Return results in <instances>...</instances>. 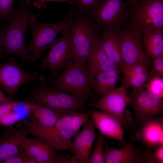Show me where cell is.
I'll return each instance as SVG.
<instances>
[{
    "instance_id": "1",
    "label": "cell",
    "mask_w": 163,
    "mask_h": 163,
    "mask_svg": "<svg viewBox=\"0 0 163 163\" xmlns=\"http://www.w3.org/2000/svg\"><path fill=\"white\" fill-rule=\"evenodd\" d=\"M34 14L30 0H19L14 14L8 19L7 24L2 29V57L14 54L22 62H29L30 55L24 43V37L30 18Z\"/></svg>"
},
{
    "instance_id": "2",
    "label": "cell",
    "mask_w": 163,
    "mask_h": 163,
    "mask_svg": "<svg viewBox=\"0 0 163 163\" xmlns=\"http://www.w3.org/2000/svg\"><path fill=\"white\" fill-rule=\"evenodd\" d=\"M90 117L88 111L77 112L70 123L60 129L53 126H43L35 122L24 120L21 122L23 126L20 131L23 134L32 135L43 140L55 150L61 152L69 149L72 137Z\"/></svg>"
},
{
    "instance_id": "3",
    "label": "cell",
    "mask_w": 163,
    "mask_h": 163,
    "mask_svg": "<svg viewBox=\"0 0 163 163\" xmlns=\"http://www.w3.org/2000/svg\"><path fill=\"white\" fill-rule=\"evenodd\" d=\"M67 16L70 21V42L74 61L86 62L100 43L99 31L86 14L68 13Z\"/></svg>"
},
{
    "instance_id": "4",
    "label": "cell",
    "mask_w": 163,
    "mask_h": 163,
    "mask_svg": "<svg viewBox=\"0 0 163 163\" xmlns=\"http://www.w3.org/2000/svg\"><path fill=\"white\" fill-rule=\"evenodd\" d=\"M135 113L129 129L130 139L135 142L140 139V129L145 123L163 113V100L147 91L144 88H133L129 93V104Z\"/></svg>"
},
{
    "instance_id": "5",
    "label": "cell",
    "mask_w": 163,
    "mask_h": 163,
    "mask_svg": "<svg viewBox=\"0 0 163 163\" xmlns=\"http://www.w3.org/2000/svg\"><path fill=\"white\" fill-rule=\"evenodd\" d=\"M130 11L123 0H103L87 14L98 31L118 33L128 22Z\"/></svg>"
},
{
    "instance_id": "6",
    "label": "cell",
    "mask_w": 163,
    "mask_h": 163,
    "mask_svg": "<svg viewBox=\"0 0 163 163\" xmlns=\"http://www.w3.org/2000/svg\"><path fill=\"white\" fill-rule=\"evenodd\" d=\"M34 14L31 17L29 24L32 32V40L28 49L31 52L29 62H34L41 56L43 52L50 49L59 40L57 36L69 29L70 21L68 18H64L55 23L39 22Z\"/></svg>"
},
{
    "instance_id": "7",
    "label": "cell",
    "mask_w": 163,
    "mask_h": 163,
    "mask_svg": "<svg viewBox=\"0 0 163 163\" xmlns=\"http://www.w3.org/2000/svg\"><path fill=\"white\" fill-rule=\"evenodd\" d=\"M46 88L66 92L87 99L92 94L87 68V62L74 61L72 65L64 69Z\"/></svg>"
},
{
    "instance_id": "8",
    "label": "cell",
    "mask_w": 163,
    "mask_h": 163,
    "mask_svg": "<svg viewBox=\"0 0 163 163\" xmlns=\"http://www.w3.org/2000/svg\"><path fill=\"white\" fill-rule=\"evenodd\" d=\"M127 26L141 38L148 27L163 31V0H139L130 8Z\"/></svg>"
},
{
    "instance_id": "9",
    "label": "cell",
    "mask_w": 163,
    "mask_h": 163,
    "mask_svg": "<svg viewBox=\"0 0 163 163\" xmlns=\"http://www.w3.org/2000/svg\"><path fill=\"white\" fill-rule=\"evenodd\" d=\"M129 104V93L126 89L120 86L88 105L113 117L123 128L129 129L133 120L131 112L126 108Z\"/></svg>"
},
{
    "instance_id": "10",
    "label": "cell",
    "mask_w": 163,
    "mask_h": 163,
    "mask_svg": "<svg viewBox=\"0 0 163 163\" xmlns=\"http://www.w3.org/2000/svg\"><path fill=\"white\" fill-rule=\"evenodd\" d=\"M62 34L58 40L50 49L46 55L41 59L40 68L48 69L50 72V82L56 78L62 69L68 68L73 64L69 29Z\"/></svg>"
},
{
    "instance_id": "11",
    "label": "cell",
    "mask_w": 163,
    "mask_h": 163,
    "mask_svg": "<svg viewBox=\"0 0 163 163\" xmlns=\"http://www.w3.org/2000/svg\"><path fill=\"white\" fill-rule=\"evenodd\" d=\"M39 75L38 71L25 70L15 61L10 60L0 64V87L13 100L21 86L33 82Z\"/></svg>"
},
{
    "instance_id": "12",
    "label": "cell",
    "mask_w": 163,
    "mask_h": 163,
    "mask_svg": "<svg viewBox=\"0 0 163 163\" xmlns=\"http://www.w3.org/2000/svg\"><path fill=\"white\" fill-rule=\"evenodd\" d=\"M122 32L121 50L124 68L138 62L150 60V57L145 52L141 37L127 26Z\"/></svg>"
},
{
    "instance_id": "13",
    "label": "cell",
    "mask_w": 163,
    "mask_h": 163,
    "mask_svg": "<svg viewBox=\"0 0 163 163\" xmlns=\"http://www.w3.org/2000/svg\"><path fill=\"white\" fill-rule=\"evenodd\" d=\"M82 126V131L74 135L75 139L72 141L69 149L81 163H88L92 151L96 128L90 116Z\"/></svg>"
},
{
    "instance_id": "14",
    "label": "cell",
    "mask_w": 163,
    "mask_h": 163,
    "mask_svg": "<svg viewBox=\"0 0 163 163\" xmlns=\"http://www.w3.org/2000/svg\"><path fill=\"white\" fill-rule=\"evenodd\" d=\"M105 163H146L142 150L133 143H128L122 148L114 149L105 139Z\"/></svg>"
},
{
    "instance_id": "15",
    "label": "cell",
    "mask_w": 163,
    "mask_h": 163,
    "mask_svg": "<svg viewBox=\"0 0 163 163\" xmlns=\"http://www.w3.org/2000/svg\"><path fill=\"white\" fill-rule=\"evenodd\" d=\"M87 111L101 134L125 143L123 127L116 119L101 111L88 110Z\"/></svg>"
},
{
    "instance_id": "16",
    "label": "cell",
    "mask_w": 163,
    "mask_h": 163,
    "mask_svg": "<svg viewBox=\"0 0 163 163\" xmlns=\"http://www.w3.org/2000/svg\"><path fill=\"white\" fill-rule=\"evenodd\" d=\"M23 134V151L35 163H56L57 151L39 138H31Z\"/></svg>"
},
{
    "instance_id": "17",
    "label": "cell",
    "mask_w": 163,
    "mask_h": 163,
    "mask_svg": "<svg viewBox=\"0 0 163 163\" xmlns=\"http://www.w3.org/2000/svg\"><path fill=\"white\" fill-rule=\"evenodd\" d=\"M8 127L0 136V163L9 157L18 155L23 150V134L12 126Z\"/></svg>"
},
{
    "instance_id": "18",
    "label": "cell",
    "mask_w": 163,
    "mask_h": 163,
    "mask_svg": "<svg viewBox=\"0 0 163 163\" xmlns=\"http://www.w3.org/2000/svg\"><path fill=\"white\" fill-rule=\"evenodd\" d=\"M30 108L27 101L11 102L0 105V126H9L29 117Z\"/></svg>"
},
{
    "instance_id": "19",
    "label": "cell",
    "mask_w": 163,
    "mask_h": 163,
    "mask_svg": "<svg viewBox=\"0 0 163 163\" xmlns=\"http://www.w3.org/2000/svg\"><path fill=\"white\" fill-rule=\"evenodd\" d=\"M86 62L90 83L100 73L115 69H121L115 62L108 57L101 47L100 42L88 57Z\"/></svg>"
},
{
    "instance_id": "20",
    "label": "cell",
    "mask_w": 163,
    "mask_h": 163,
    "mask_svg": "<svg viewBox=\"0 0 163 163\" xmlns=\"http://www.w3.org/2000/svg\"><path fill=\"white\" fill-rule=\"evenodd\" d=\"M139 132L140 139L147 147L156 148L163 145V117H155L145 123Z\"/></svg>"
},
{
    "instance_id": "21",
    "label": "cell",
    "mask_w": 163,
    "mask_h": 163,
    "mask_svg": "<svg viewBox=\"0 0 163 163\" xmlns=\"http://www.w3.org/2000/svg\"><path fill=\"white\" fill-rule=\"evenodd\" d=\"M122 30L118 33L101 32L100 45L108 57L122 71L124 67L121 50Z\"/></svg>"
},
{
    "instance_id": "22",
    "label": "cell",
    "mask_w": 163,
    "mask_h": 163,
    "mask_svg": "<svg viewBox=\"0 0 163 163\" xmlns=\"http://www.w3.org/2000/svg\"><path fill=\"white\" fill-rule=\"evenodd\" d=\"M120 69H115L97 74L91 81L90 88L100 97L116 88Z\"/></svg>"
},
{
    "instance_id": "23",
    "label": "cell",
    "mask_w": 163,
    "mask_h": 163,
    "mask_svg": "<svg viewBox=\"0 0 163 163\" xmlns=\"http://www.w3.org/2000/svg\"><path fill=\"white\" fill-rule=\"evenodd\" d=\"M142 37L144 49L149 57L163 55V31L149 27L145 30Z\"/></svg>"
},
{
    "instance_id": "24",
    "label": "cell",
    "mask_w": 163,
    "mask_h": 163,
    "mask_svg": "<svg viewBox=\"0 0 163 163\" xmlns=\"http://www.w3.org/2000/svg\"><path fill=\"white\" fill-rule=\"evenodd\" d=\"M30 108V120L44 127L53 126L62 116L53 110L40 105L34 101L26 100Z\"/></svg>"
},
{
    "instance_id": "25",
    "label": "cell",
    "mask_w": 163,
    "mask_h": 163,
    "mask_svg": "<svg viewBox=\"0 0 163 163\" xmlns=\"http://www.w3.org/2000/svg\"><path fill=\"white\" fill-rule=\"evenodd\" d=\"M69 13L88 14L103 0H72Z\"/></svg>"
},
{
    "instance_id": "26",
    "label": "cell",
    "mask_w": 163,
    "mask_h": 163,
    "mask_svg": "<svg viewBox=\"0 0 163 163\" xmlns=\"http://www.w3.org/2000/svg\"><path fill=\"white\" fill-rule=\"evenodd\" d=\"M105 136L101 134L97 138L93 150L89 157L88 163H105Z\"/></svg>"
},
{
    "instance_id": "27",
    "label": "cell",
    "mask_w": 163,
    "mask_h": 163,
    "mask_svg": "<svg viewBox=\"0 0 163 163\" xmlns=\"http://www.w3.org/2000/svg\"><path fill=\"white\" fill-rule=\"evenodd\" d=\"M145 89L155 96L161 99L163 98V77L154 76L148 79Z\"/></svg>"
},
{
    "instance_id": "28",
    "label": "cell",
    "mask_w": 163,
    "mask_h": 163,
    "mask_svg": "<svg viewBox=\"0 0 163 163\" xmlns=\"http://www.w3.org/2000/svg\"><path fill=\"white\" fill-rule=\"evenodd\" d=\"M148 78L149 73L140 75L124 77L121 81V86L126 89L144 88Z\"/></svg>"
},
{
    "instance_id": "29",
    "label": "cell",
    "mask_w": 163,
    "mask_h": 163,
    "mask_svg": "<svg viewBox=\"0 0 163 163\" xmlns=\"http://www.w3.org/2000/svg\"><path fill=\"white\" fill-rule=\"evenodd\" d=\"M150 60L140 62L125 67L122 72L124 77L140 75L148 73L147 69Z\"/></svg>"
},
{
    "instance_id": "30",
    "label": "cell",
    "mask_w": 163,
    "mask_h": 163,
    "mask_svg": "<svg viewBox=\"0 0 163 163\" xmlns=\"http://www.w3.org/2000/svg\"><path fill=\"white\" fill-rule=\"evenodd\" d=\"M16 0H0V22L8 19L14 14L16 8L14 5Z\"/></svg>"
},
{
    "instance_id": "31",
    "label": "cell",
    "mask_w": 163,
    "mask_h": 163,
    "mask_svg": "<svg viewBox=\"0 0 163 163\" xmlns=\"http://www.w3.org/2000/svg\"><path fill=\"white\" fill-rule=\"evenodd\" d=\"M152 68L149 73L148 79L154 76L163 77V55L153 58Z\"/></svg>"
},
{
    "instance_id": "32",
    "label": "cell",
    "mask_w": 163,
    "mask_h": 163,
    "mask_svg": "<svg viewBox=\"0 0 163 163\" xmlns=\"http://www.w3.org/2000/svg\"><path fill=\"white\" fill-rule=\"evenodd\" d=\"M1 163H35L23 151L19 154L9 157Z\"/></svg>"
},
{
    "instance_id": "33",
    "label": "cell",
    "mask_w": 163,
    "mask_h": 163,
    "mask_svg": "<svg viewBox=\"0 0 163 163\" xmlns=\"http://www.w3.org/2000/svg\"><path fill=\"white\" fill-rule=\"evenodd\" d=\"M56 163H81L74 155L58 154Z\"/></svg>"
},
{
    "instance_id": "34",
    "label": "cell",
    "mask_w": 163,
    "mask_h": 163,
    "mask_svg": "<svg viewBox=\"0 0 163 163\" xmlns=\"http://www.w3.org/2000/svg\"><path fill=\"white\" fill-rule=\"evenodd\" d=\"M50 2H60L66 3L70 5H72L73 2L72 0H36L34 3L35 8L38 9H41L45 8L46 4Z\"/></svg>"
},
{
    "instance_id": "35",
    "label": "cell",
    "mask_w": 163,
    "mask_h": 163,
    "mask_svg": "<svg viewBox=\"0 0 163 163\" xmlns=\"http://www.w3.org/2000/svg\"><path fill=\"white\" fill-rule=\"evenodd\" d=\"M142 154L146 163H157L150 148L147 147L145 150H142Z\"/></svg>"
},
{
    "instance_id": "36",
    "label": "cell",
    "mask_w": 163,
    "mask_h": 163,
    "mask_svg": "<svg viewBox=\"0 0 163 163\" xmlns=\"http://www.w3.org/2000/svg\"><path fill=\"white\" fill-rule=\"evenodd\" d=\"M154 157L157 163H163V145L156 148L154 152Z\"/></svg>"
},
{
    "instance_id": "37",
    "label": "cell",
    "mask_w": 163,
    "mask_h": 163,
    "mask_svg": "<svg viewBox=\"0 0 163 163\" xmlns=\"http://www.w3.org/2000/svg\"><path fill=\"white\" fill-rule=\"evenodd\" d=\"M14 101L6 96L0 89V105L8 103Z\"/></svg>"
},
{
    "instance_id": "38",
    "label": "cell",
    "mask_w": 163,
    "mask_h": 163,
    "mask_svg": "<svg viewBox=\"0 0 163 163\" xmlns=\"http://www.w3.org/2000/svg\"><path fill=\"white\" fill-rule=\"evenodd\" d=\"M4 33L2 29L0 30V60L2 57V45Z\"/></svg>"
},
{
    "instance_id": "39",
    "label": "cell",
    "mask_w": 163,
    "mask_h": 163,
    "mask_svg": "<svg viewBox=\"0 0 163 163\" xmlns=\"http://www.w3.org/2000/svg\"><path fill=\"white\" fill-rule=\"evenodd\" d=\"M139 0H126V1L128 3L130 8L134 6Z\"/></svg>"
}]
</instances>
